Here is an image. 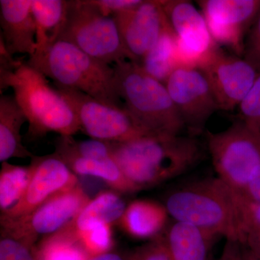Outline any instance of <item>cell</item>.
<instances>
[{"label":"cell","mask_w":260,"mask_h":260,"mask_svg":"<svg viewBox=\"0 0 260 260\" xmlns=\"http://www.w3.org/2000/svg\"><path fill=\"white\" fill-rule=\"evenodd\" d=\"M110 144L113 158L138 191L179 177L203 158L200 142L190 135H148Z\"/></svg>","instance_id":"obj_1"},{"label":"cell","mask_w":260,"mask_h":260,"mask_svg":"<svg viewBox=\"0 0 260 260\" xmlns=\"http://www.w3.org/2000/svg\"><path fill=\"white\" fill-rule=\"evenodd\" d=\"M47 77L27 62L13 70H0L1 90L13 89L18 105L26 116L28 135L39 138L47 133L73 136L80 126L74 112Z\"/></svg>","instance_id":"obj_2"},{"label":"cell","mask_w":260,"mask_h":260,"mask_svg":"<svg viewBox=\"0 0 260 260\" xmlns=\"http://www.w3.org/2000/svg\"><path fill=\"white\" fill-rule=\"evenodd\" d=\"M169 216L242 244L244 232L232 189L219 178L202 179L177 188L164 205Z\"/></svg>","instance_id":"obj_3"},{"label":"cell","mask_w":260,"mask_h":260,"mask_svg":"<svg viewBox=\"0 0 260 260\" xmlns=\"http://www.w3.org/2000/svg\"><path fill=\"white\" fill-rule=\"evenodd\" d=\"M55 85L79 90L95 100L124 108L114 66L92 57L70 43L58 41L42 54L26 61Z\"/></svg>","instance_id":"obj_4"},{"label":"cell","mask_w":260,"mask_h":260,"mask_svg":"<svg viewBox=\"0 0 260 260\" xmlns=\"http://www.w3.org/2000/svg\"><path fill=\"white\" fill-rule=\"evenodd\" d=\"M113 66L124 107L142 126L153 135H180L185 126L165 84L135 61Z\"/></svg>","instance_id":"obj_5"},{"label":"cell","mask_w":260,"mask_h":260,"mask_svg":"<svg viewBox=\"0 0 260 260\" xmlns=\"http://www.w3.org/2000/svg\"><path fill=\"white\" fill-rule=\"evenodd\" d=\"M59 41L70 43L110 65L131 61L115 20L104 15L91 0H70Z\"/></svg>","instance_id":"obj_6"},{"label":"cell","mask_w":260,"mask_h":260,"mask_svg":"<svg viewBox=\"0 0 260 260\" xmlns=\"http://www.w3.org/2000/svg\"><path fill=\"white\" fill-rule=\"evenodd\" d=\"M207 138L217 177L244 191L260 169V132L239 120L220 133L208 132Z\"/></svg>","instance_id":"obj_7"},{"label":"cell","mask_w":260,"mask_h":260,"mask_svg":"<svg viewBox=\"0 0 260 260\" xmlns=\"http://www.w3.org/2000/svg\"><path fill=\"white\" fill-rule=\"evenodd\" d=\"M55 88L74 112L80 130L93 139L122 143L153 135L125 108L107 105L74 89L59 85Z\"/></svg>","instance_id":"obj_8"},{"label":"cell","mask_w":260,"mask_h":260,"mask_svg":"<svg viewBox=\"0 0 260 260\" xmlns=\"http://www.w3.org/2000/svg\"><path fill=\"white\" fill-rule=\"evenodd\" d=\"M89 200L78 184L54 195L26 216L1 221L2 232L36 246L39 238L49 237L69 225Z\"/></svg>","instance_id":"obj_9"},{"label":"cell","mask_w":260,"mask_h":260,"mask_svg":"<svg viewBox=\"0 0 260 260\" xmlns=\"http://www.w3.org/2000/svg\"><path fill=\"white\" fill-rule=\"evenodd\" d=\"M166 86L190 136L195 138L202 134L219 107L201 70L179 67L170 75Z\"/></svg>","instance_id":"obj_10"},{"label":"cell","mask_w":260,"mask_h":260,"mask_svg":"<svg viewBox=\"0 0 260 260\" xmlns=\"http://www.w3.org/2000/svg\"><path fill=\"white\" fill-rule=\"evenodd\" d=\"M210 84L219 109L239 107L250 91L257 72L242 56L215 47L198 67Z\"/></svg>","instance_id":"obj_11"},{"label":"cell","mask_w":260,"mask_h":260,"mask_svg":"<svg viewBox=\"0 0 260 260\" xmlns=\"http://www.w3.org/2000/svg\"><path fill=\"white\" fill-rule=\"evenodd\" d=\"M197 3L216 45L243 57L246 38L260 13V0H201Z\"/></svg>","instance_id":"obj_12"},{"label":"cell","mask_w":260,"mask_h":260,"mask_svg":"<svg viewBox=\"0 0 260 260\" xmlns=\"http://www.w3.org/2000/svg\"><path fill=\"white\" fill-rule=\"evenodd\" d=\"M30 177L18 204L1 214V221L23 218L61 191L80 184L78 176L55 152L31 158Z\"/></svg>","instance_id":"obj_13"},{"label":"cell","mask_w":260,"mask_h":260,"mask_svg":"<svg viewBox=\"0 0 260 260\" xmlns=\"http://www.w3.org/2000/svg\"><path fill=\"white\" fill-rule=\"evenodd\" d=\"M169 25L176 36L179 67L198 68L217 47L206 20L191 2L160 0Z\"/></svg>","instance_id":"obj_14"},{"label":"cell","mask_w":260,"mask_h":260,"mask_svg":"<svg viewBox=\"0 0 260 260\" xmlns=\"http://www.w3.org/2000/svg\"><path fill=\"white\" fill-rule=\"evenodd\" d=\"M130 60L140 64L169 25L161 1L143 0L138 6L113 15Z\"/></svg>","instance_id":"obj_15"},{"label":"cell","mask_w":260,"mask_h":260,"mask_svg":"<svg viewBox=\"0 0 260 260\" xmlns=\"http://www.w3.org/2000/svg\"><path fill=\"white\" fill-rule=\"evenodd\" d=\"M0 41L11 56L37 50V28L31 10V0L0 1Z\"/></svg>","instance_id":"obj_16"},{"label":"cell","mask_w":260,"mask_h":260,"mask_svg":"<svg viewBox=\"0 0 260 260\" xmlns=\"http://www.w3.org/2000/svg\"><path fill=\"white\" fill-rule=\"evenodd\" d=\"M55 153L77 176L100 179L119 193L131 194L138 191L126 179L113 157L104 160L83 158L68 148L59 138L55 141Z\"/></svg>","instance_id":"obj_17"},{"label":"cell","mask_w":260,"mask_h":260,"mask_svg":"<svg viewBox=\"0 0 260 260\" xmlns=\"http://www.w3.org/2000/svg\"><path fill=\"white\" fill-rule=\"evenodd\" d=\"M172 260H209L217 234L174 220L164 236Z\"/></svg>","instance_id":"obj_18"},{"label":"cell","mask_w":260,"mask_h":260,"mask_svg":"<svg viewBox=\"0 0 260 260\" xmlns=\"http://www.w3.org/2000/svg\"><path fill=\"white\" fill-rule=\"evenodd\" d=\"M28 122L26 116L15 100L14 95L0 97V161L12 158H32L22 140L21 127Z\"/></svg>","instance_id":"obj_19"},{"label":"cell","mask_w":260,"mask_h":260,"mask_svg":"<svg viewBox=\"0 0 260 260\" xmlns=\"http://www.w3.org/2000/svg\"><path fill=\"white\" fill-rule=\"evenodd\" d=\"M168 216L164 205L150 200H138L126 207L119 224L134 239L153 240L165 229Z\"/></svg>","instance_id":"obj_20"},{"label":"cell","mask_w":260,"mask_h":260,"mask_svg":"<svg viewBox=\"0 0 260 260\" xmlns=\"http://www.w3.org/2000/svg\"><path fill=\"white\" fill-rule=\"evenodd\" d=\"M68 5L69 1L66 0H31L32 14L37 28V50L34 55L45 52L59 40L66 22Z\"/></svg>","instance_id":"obj_21"},{"label":"cell","mask_w":260,"mask_h":260,"mask_svg":"<svg viewBox=\"0 0 260 260\" xmlns=\"http://www.w3.org/2000/svg\"><path fill=\"white\" fill-rule=\"evenodd\" d=\"M126 205L116 191H104L89 200L75 220L70 224L75 232L85 230L97 223H119Z\"/></svg>","instance_id":"obj_22"},{"label":"cell","mask_w":260,"mask_h":260,"mask_svg":"<svg viewBox=\"0 0 260 260\" xmlns=\"http://www.w3.org/2000/svg\"><path fill=\"white\" fill-rule=\"evenodd\" d=\"M140 64L148 75L165 85L179 68L177 39L169 24Z\"/></svg>","instance_id":"obj_23"},{"label":"cell","mask_w":260,"mask_h":260,"mask_svg":"<svg viewBox=\"0 0 260 260\" xmlns=\"http://www.w3.org/2000/svg\"><path fill=\"white\" fill-rule=\"evenodd\" d=\"M37 260H87L90 255L70 225L36 245Z\"/></svg>","instance_id":"obj_24"},{"label":"cell","mask_w":260,"mask_h":260,"mask_svg":"<svg viewBox=\"0 0 260 260\" xmlns=\"http://www.w3.org/2000/svg\"><path fill=\"white\" fill-rule=\"evenodd\" d=\"M30 167L2 162L0 171V210L6 213L18 204L28 186Z\"/></svg>","instance_id":"obj_25"},{"label":"cell","mask_w":260,"mask_h":260,"mask_svg":"<svg viewBox=\"0 0 260 260\" xmlns=\"http://www.w3.org/2000/svg\"><path fill=\"white\" fill-rule=\"evenodd\" d=\"M112 225L97 223L85 230L75 232L89 255L95 256L112 251L114 245Z\"/></svg>","instance_id":"obj_26"},{"label":"cell","mask_w":260,"mask_h":260,"mask_svg":"<svg viewBox=\"0 0 260 260\" xmlns=\"http://www.w3.org/2000/svg\"><path fill=\"white\" fill-rule=\"evenodd\" d=\"M35 247L1 231L0 260H37Z\"/></svg>","instance_id":"obj_27"},{"label":"cell","mask_w":260,"mask_h":260,"mask_svg":"<svg viewBox=\"0 0 260 260\" xmlns=\"http://www.w3.org/2000/svg\"><path fill=\"white\" fill-rule=\"evenodd\" d=\"M238 108L239 120L251 129L260 132V74Z\"/></svg>","instance_id":"obj_28"},{"label":"cell","mask_w":260,"mask_h":260,"mask_svg":"<svg viewBox=\"0 0 260 260\" xmlns=\"http://www.w3.org/2000/svg\"><path fill=\"white\" fill-rule=\"evenodd\" d=\"M232 191L242 225L250 224L260 229V203L253 201L242 192Z\"/></svg>","instance_id":"obj_29"},{"label":"cell","mask_w":260,"mask_h":260,"mask_svg":"<svg viewBox=\"0 0 260 260\" xmlns=\"http://www.w3.org/2000/svg\"><path fill=\"white\" fill-rule=\"evenodd\" d=\"M243 58L260 74V13L246 38Z\"/></svg>","instance_id":"obj_30"},{"label":"cell","mask_w":260,"mask_h":260,"mask_svg":"<svg viewBox=\"0 0 260 260\" xmlns=\"http://www.w3.org/2000/svg\"><path fill=\"white\" fill-rule=\"evenodd\" d=\"M130 260H172L164 236H159L129 255Z\"/></svg>","instance_id":"obj_31"},{"label":"cell","mask_w":260,"mask_h":260,"mask_svg":"<svg viewBox=\"0 0 260 260\" xmlns=\"http://www.w3.org/2000/svg\"><path fill=\"white\" fill-rule=\"evenodd\" d=\"M143 0H91L104 15L113 16L116 13L133 9Z\"/></svg>","instance_id":"obj_32"},{"label":"cell","mask_w":260,"mask_h":260,"mask_svg":"<svg viewBox=\"0 0 260 260\" xmlns=\"http://www.w3.org/2000/svg\"><path fill=\"white\" fill-rule=\"evenodd\" d=\"M244 238L242 244L260 259V229L250 224H243Z\"/></svg>","instance_id":"obj_33"},{"label":"cell","mask_w":260,"mask_h":260,"mask_svg":"<svg viewBox=\"0 0 260 260\" xmlns=\"http://www.w3.org/2000/svg\"><path fill=\"white\" fill-rule=\"evenodd\" d=\"M247 197L253 201L260 203V169L256 173L255 177L253 178L246 189L243 191H239Z\"/></svg>","instance_id":"obj_34"},{"label":"cell","mask_w":260,"mask_h":260,"mask_svg":"<svg viewBox=\"0 0 260 260\" xmlns=\"http://www.w3.org/2000/svg\"><path fill=\"white\" fill-rule=\"evenodd\" d=\"M219 260H242L240 256V243L229 242Z\"/></svg>","instance_id":"obj_35"},{"label":"cell","mask_w":260,"mask_h":260,"mask_svg":"<svg viewBox=\"0 0 260 260\" xmlns=\"http://www.w3.org/2000/svg\"><path fill=\"white\" fill-rule=\"evenodd\" d=\"M87 260H130V259L129 256H125L112 250L98 254V255L90 256Z\"/></svg>","instance_id":"obj_36"},{"label":"cell","mask_w":260,"mask_h":260,"mask_svg":"<svg viewBox=\"0 0 260 260\" xmlns=\"http://www.w3.org/2000/svg\"><path fill=\"white\" fill-rule=\"evenodd\" d=\"M240 256L242 260H260L245 246L240 244Z\"/></svg>","instance_id":"obj_37"}]
</instances>
